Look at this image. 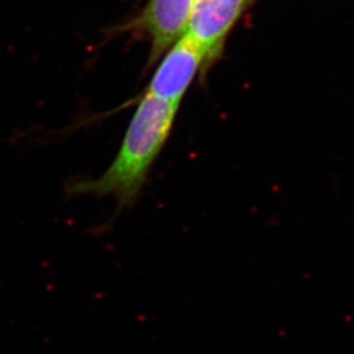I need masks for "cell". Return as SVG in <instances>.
I'll list each match as a JSON object with an SVG mask.
<instances>
[{
	"label": "cell",
	"mask_w": 354,
	"mask_h": 354,
	"mask_svg": "<svg viewBox=\"0 0 354 354\" xmlns=\"http://www.w3.org/2000/svg\"><path fill=\"white\" fill-rule=\"evenodd\" d=\"M207 67L204 48L185 32L168 48L143 93L180 106L196 76Z\"/></svg>",
	"instance_id": "obj_2"
},
{
	"label": "cell",
	"mask_w": 354,
	"mask_h": 354,
	"mask_svg": "<svg viewBox=\"0 0 354 354\" xmlns=\"http://www.w3.org/2000/svg\"><path fill=\"white\" fill-rule=\"evenodd\" d=\"M194 0H147L137 26L151 38L149 65L152 66L187 29Z\"/></svg>",
	"instance_id": "obj_4"
},
{
	"label": "cell",
	"mask_w": 354,
	"mask_h": 354,
	"mask_svg": "<svg viewBox=\"0 0 354 354\" xmlns=\"http://www.w3.org/2000/svg\"><path fill=\"white\" fill-rule=\"evenodd\" d=\"M248 0H194L185 32L204 48L208 66L221 55L223 43Z\"/></svg>",
	"instance_id": "obj_3"
},
{
	"label": "cell",
	"mask_w": 354,
	"mask_h": 354,
	"mask_svg": "<svg viewBox=\"0 0 354 354\" xmlns=\"http://www.w3.org/2000/svg\"><path fill=\"white\" fill-rule=\"evenodd\" d=\"M178 109L142 93L112 164L97 178L68 185V194L114 197L121 208L135 204L171 136Z\"/></svg>",
	"instance_id": "obj_1"
}]
</instances>
